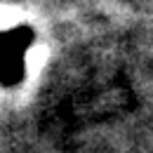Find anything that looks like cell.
<instances>
[{"label":"cell","instance_id":"1","mask_svg":"<svg viewBox=\"0 0 153 153\" xmlns=\"http://www.w3.org/2000/svg\"><path fill=\"white\" fill-rule=\"evenodd\" d=\"M28 42H31V38L24 28L0 31V80L2 82L21 80Z\"/></svg>","mask_w":153,"mask_h":153}]
</instances>
